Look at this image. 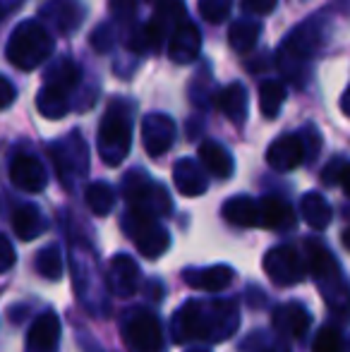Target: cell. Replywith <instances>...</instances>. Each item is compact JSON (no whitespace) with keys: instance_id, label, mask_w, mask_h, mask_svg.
<instances>
[{"instance_id":"cell-1","label":"cell","mask_w":350,"mask_h":352,"mask_svg":"<svg viewBox=\"0 0 350 352\" xmlns=\"http://www.w3.org/2000/svg\"><path fill=\"white\" fill-rule=\"evenodd\" d=\"M240 326L238 305L230 300L187 302L173 316V340L177 345L187 340H221L230 338Z\"/></svg>"},{"instance_id":"cell-2","label":"cell","mask_w":350,"mask_h":352,"mask_svg":"<svg viewBox=\"0 0 350 352\" xmlns=\"http://www.w3.org/2000/svg\"><path fill=\"white\" fill-rule=\"evenodd\" d=\"M305 261H307L309 274L317 278L319 290H322L327 305L338 314H350V290L341 276L336 259L331 256V252L317 240H307L305 245Z\"/></svg>"},{"instance_id":"cell-3","label":"cell","mask_w":350,"mask_h":352,"mask_svg":"<svg viewBox=\"0 0 350 352\" xmlns=\"http://www.w3.org/2000/svg\"><path fill=\"white\" fill-rule=\"evenodd\" d=\"M51 53L53 38L48 29L43 27V22H36V19H24L22 24H17V29L10 34L8 46H5L8 60L24 72H32L39 65H43L51 58Z\"/></svg>"},{"instance_id":"cell-4","label":"cell","mask_w":350,"mask_h":352,"mask_svg":"<svg viewBox=\"0 0 350 352\" xmlns=\"http://www.w3.org/2000/svg\"><path fill=\"white\" fill-rule=\"evenodd\" d=\"M98 156L106 166L116 168L127 158L132 146V125H130V111L122 101L111 103V108L103 116L98 125Z\"/></svg>"},{"instance_id":"cell-5","label":"cell","mask_w":350,"mask_h":352,"mask_svg":"<svg viewBox=\"0 0 350 352\" xmlns=\"http://www.w3.org/2000/svg\"><path fill=\"white\" fill-rule=\"evenodd\" d=\"M122 228H125L127 235L135 240L140 254L146 256V259H159V256H164L166 252H168L171 235L159 223V218L130 209L127 216L122 218Z\"/></svg>"},{"instance_id":"cell-6","label":"cell","mask_w":350,"mask_h":352,"mask_svg":"<svg viewBox=\"0 0 350 352\" xmlns=\"http://www.w3.org/2000/svg\"><path fill=\"white\" fill-rule=\"evenodd\" d=\"M322 22L319 19H307L300 24L288 38H285L283 48L278 53V67L283 70L285 77L295 79L298 77V67L305 65L309 56L319 48L322 43Z\"/></svg>"},{"instance_id":"cell-7","label":"cell","mask_w":350,"mask_h":352,"mask_svg":"<svg viewBox=\"0 0 350 352\" xmlns=\"http://www.w3.org/2000/svg\"><path fill=\"white\" fill-rule=\"evenodd\" d=\"M122 190H125V199L132 211L146 213V216L154 218L168 216L173 211V201H171L166 187L146 180L142 173H127Z\"/></svg>"},{"instance_id":"cell-8","label":"cell","mask_w":350,"mask_h":352,"mask_svg":"<svg viewBox=\"0 0 350 352\" xmlns=\"http://www.w3.org/2000/svg\"><path fill=\"white\" fill-rule=\"evenodd\" d=\"M122 338L132 352H161L164 350V331L151 311L135 309L122 321Z\"/></svg>"},{"instance_id":"cell-9","label":"cell","mask_w":350,"mask_h":352,"mask_svg":"<svg viewBox=\"0 0 350 352\" xmlns=\"http://www.w3.org/2000/svg\"><path fill=\"white\" fill-rule=\"evenodd\" d=\"M51 158H53V163H56L58 177H61L65 185H70L72 180L82 177L89 168V148L80 132H72L67 140L53 144Z\"/></svg>"},{"instance_id":"cell-10","label":"cell","mask_w":350,"mask_h":352,"mask_svg":"<svg viewBox=\"0 0 350 352\" xmlns=\"http://www.w3.org/2000/svg\"><path fill=\"white\" fill-rule=\"evenodd\" d=\"M264 271L276 285L290 287V285H298V283L305 278L307 264H305L303 256L295 252V247L281 245V247H274V250L266 252Z\"/></svg>"},{"instance_id":"cell-11","label":"cell","mask_w":350,"mask_h":352,"mask_svg":"<svg viewBox=\"0 0 350 352\" xmlns=\"http://www.w3.org/2000/svg\"><path fill=\"white\" fill-rule=\"evenodd\" d=\"M185 5L182 0H159L156 3V12L149 22L142 27V36H144V46L151 51H159L161 43L166 41L168 34L175 32L180 22H185Z\"/></svg>"},{"instance_id":"cell-12","label":"cell","mask_w":350,"mask_h":352,"mask_svg":"<svg viewBox=\"0 0 350 352\" xmlns=\"http://www.w3.org/2000/svg\"><path fill=\"white\" fill-rule=\"evenodd\" d=\"M175 142V122L166 113H151L142 120V144L149 156H164Z\"/></svg>"},{"instance_id":"cell-13","label":"cell","mask_w":350,"mask_h":352,"mask_svg":"<svg viewBox=\"0 0 350 352\" xmlns=\"http://www.w3.org/2000/svg\"><path fill=\"white\" fill-rule=\"evenodd\" d=\"M307 156V148H305V140L300 135H281L278 140L271 142L269 151H266V163H269L274 170L288 173L295 170L300 163Z\"/></svg>"},{"instance_id":"cell-14","label":"cell","mask_w":350,"mask_h":352,"mask_svg":"<svg viewBox=\"0 0 350 352\" xmlns=\"http://www.w3.org/2000/svg\"><path fill=\"white\" fill-rule=\"evenodd\" d=\"M10 180L19 190L36 195V192H41L48 185V173L39 158L29 156V153H19L10 163Z\"/></svg>"},{"instance_id":"cell-15","label":"cell","mask_w":350,"mask_h":352,"mask_svg":"<svg viewBox=\"0 0 350 352\" xmlns=\"http://www.w3.org/2000/svg\"><path fill=\"white\" fill-rule=\"evenodd\" d=\"M85 19V8L77 0H48L41 8V22H48L58 34H72Z\"/></svg>"},{"instance_id":"cell-16","label":"cell","mask_w":350,"mask_h":352,"mask_svg":"<svg viewBox=\"0 0 350 352\" xmlns=\"http://www.w3.org/2000/svg\"><path fill=\"white\" fill-rule=\"evenodd\" d=\"M142 271L140 264L130 254H116L111 261V276H108V290L118 297H132L140 290Z\"/></svg>"},{"instance_id":"cell-17","label":"cell","mask_w":350,"mask_h":352,"mask_svg":"<svg viewBox=\"0 0 350 352\" xmlns=\"http://www.w3.org/2000/svg\"><path fill=\"white\" fill-rule=\"evenodd\" d=\"M201 51V34L197 29V24H192L190 19L180 22L175 27V32L171 34V43H168V56L171 60L177 65H187V63L197 60Z\"/></svg>"},{"instance_id":"cell-18","label":"cell","mask_w":350,"mask_h":352,"mask_svg":"<svg viewBox=\"0 0 350 352\" xmlns=\"http://www.w3.org/2000/svg\"><path fill=\"white\" fill-rule=\"evenodd\" d=\"M61 345V319L53 311L36 316L27 336V352H58Z\"/></svg>"},{"instance_id":"cell-19","label":"cell","mask_w":350,"mask_h":352,"mask_svg":"<svg viewBox=\"0 0 350 352\" xmlns=\"http://www.w3.org/2000/svg\"><path fill=\"white\" fill-rule=\"evenodd\" d=\"M173 182L182 197H201L209 187L206 168L190 158H180L173 166Z\"/></svg>"},{"instance_id":"cell-20","label":"cell","mask_w":350,"mask_h":352,"mask_svg":"<svg viewBox=\"0 0 350 352\" xmlns=\"http://www.w3.org/2000/svg\"><path fill=\"white\" fill-rule=\"evenodd\" d=\"M182 278H185V283L190 287H195V290L221 292L233 283L235 271L230 269V266L216 264V266H209V269H190L182 274Z\"/></svg>"},{"instance_id":"cell-21","label":"cell","mask_w":350,"mask_h":352,"mask_svg":"<svg viewBox=\"0 0 350 352\" xmlns=\"http://www.w3.org/2000/svg\"><path fill=\"white\" fill-rule=\"evenodd\" d=\"M274 329L290 338H303L309 331V311L298 302H285V305L276 307Z\"/></svg>"},{"instance_id":"cell-22","label":"cell","mask_w":350,"mask_h":352,"mask_svg":"<svg viewBox=\"0 0 350 352\" xmlns=\"http://www.w3.org/2000/svg\"><path fill=\"white\" fill-rule=\"evenodd\" d=\"M199 161L201 166L206 168V173H211L214 177H219V180H228L230 175H233V156H230V151H226L223 146H221L219 142L214 140H204L199 144Z\"/></svg>"},{"instance_id":"cell-23","label":"cell","mask_w":350,"mask_h":352,"mask_svg":"<svg viewBox=\"0 0 350 352\" xmlns=\"http://www.w3.org/2000/svg\"><path fill=\"white\" fill-rule=\"evenodd\" d=\"M259 226L269 230H290L295 226V211L278 197H264L259 201Z\"/></svg>"},{"instance_id":"cell-24","label":"cell","mask_w":350,"mask_h":352,"mask_svg":"<svg viewBox=\"0 0 350 352\" xmlns=\"http://www.w3.org/2000/svg\"><path fill=\"white\" fill-rule=\"evenodd\" d=\"M216 106L219 111L228 118L235 125H243L245 118H248V91L240 82L228 84L226 89H221L219 96H216Z\"/></svg>"},{"instance_id":"cell-25","label":"cell","mask_w":350,"mask_h":352,"mask_svg":"<svg viewBox=\"0 0 350 352\" xmlns=\"http://www.w3.org/2000/svg\"><path fill=\"white\" fill-rule=\"evenodd\" d=\"M12 228L17 232V237L22 242L36 240L39 235H43V230L48 228L46 218L39 206L34 204H22L17 206V211L12 213Z\"/></svg>"},{"instance_id":"cell-26","label":"cell","mask_w":350,"mask_h":352,"mask_svg":"<svg viewBox=\"0 0 350 352\" xmlns=\"http://www.w3.org/2000/svg\"><path fill=\"white\" fill-rule=\"evenodd\" d=\"M36 108L43 118L48 120H61L70 111V98H67V89L56 87V84H43V89L36 94Z\"/></svg>"},{"instance_id":"cell-27","label":"cell","mask_w":350,"mask_h":352,"mask_svg":"<svg viewBox=\"0 0 350 352\" xmlns=\"http://www.w3.org/2000/svg\"><path fill=\"white\" fill-rule=\"evenodd\" d=\"M223 218L238 228L259 226V201L250 197H233L223 204Z\"/></svg>"},{"instance_id":"cell-28","label":"cell","mask_w":350,"mask_h":352,"mask_svg":"<svg viewBox=\"0 0 350 352\" xmlns=\"http://www.w3.org/2000/svg\"><path fill=\"white\" fill-rule=\"evenodd\" d=\"M300 213L307 221V226H312L314 230H324V228L331 223V206L324 199L319 192H307L300 201Z\"/></svg>"},{"instance_id":"cell-29","label":"cell","mask_w":350,"mask_h":352,"mask_svg":"<svg viewBox=\"0 0 350 352\" xmlns=\"http://www.w3.org/2000/svg\"><path fill=\"white\" fill-rule=\"evenodd\" d=\"M259 34H262L259 22L238 19V22H233V27H230V32H228L230 48H233L235 53H243L245 56V53L254 51V46H257V41H259Z\"/></svg>"},{"instance_id":"cell-30","label":"cell","mask_w":350,"mask_h":352,"mask_svg":"<svg viewBox=\"0 0 350 352\" xmlns=\"http://www.w3.org/2000/svg\"><path fill=\"white\" fill-rule=\"evenodd\" d=\"M80 79H82V67L72 58H61V60H56L46 70V82L67 89V91L75 89L80 84Z\"/></svg>"},{"instance_id":"cell-31","label":"cell","mask_w":350,"mask_h":352,"mask_svg":"<svg viewBox=\"0 0 350 352\" xmlns=\"http://www.w3.org/2000/svg\"><path fill=\"white\" fill-rule=\"evenodd\" d=\"M285 101V87L278 79H266L259 87V111L264 118H276Z\"/></svg>"},{"instance_id":"cell-32","label":"cell","mask_w":350,"mask_h":352,"mask_svg":"<svg viewBox=\"0 0 350 352\" xmlns=\"http://www.w3.org/2000/svg\"><path fill=\"white\" fill-rule=\"evenodd\" d=\"M87 206L91 209L96 216H108L116 206V192L108 182H91L85 192Z\"/></svg>"},{"instance_id":"cell-33","label":"cell","mask_w":350,"mask_h":352,"mask_svg":"<svg viewBox=\"0 0 350 352\" xmlns=\"http://www.w3.org/2000/svg\"><path fill=\"white\" fill-rule=\"evenodd\" d=\"M36 271L48 280H58L63 276V254L56 245L43 247L36 254Z\"/></svg>"},{"instance_id":"cell-34","label":"cell","mask_w":350,"mask_h":352,"mask_svg":"<svg viewBox=\"0 0 350 352\" xmlns=\"http://www.w3.org/2000/svg\"><path fill=\"white\" fill-rule=\"evenodd\" d=\"M201 19L209 24H221L228 19L230 10H233V0H199L197 5Z\"/></svg>"},{"instance_id":"cell-35","label":"cell","mask_w":350,"mask_h":352,"mask_svg":"<svg viewBox=\"0 0 350 352\" xmlns=\"http://www.w3.org/2000/svg\"><path fill=\"white\" fill-rule=\"evenodd\" d=\"M343 350V336L333 326H324L319 329L317 338H314L312 352H341Z\"/></svg>"},{"instance_id":"cell-36","label":"cell","mask_w":350,"mask_h":352,"mask_svg":"<svg viewBox=\"0 0 350 352\" xmlns=\"http://www.w3.org/2000/svg\"><path fill=\"white\" fill-rule=\"evenodd\" d=\"M108 10H111L113 19L127 24L130 19H135V14H137V0H111Z\"/></svg>"},{"instance_id":"cell-37","label":"cell","mask_w":350,"mask_h":352,"mask_svg":"<svg viewBox=\"0 0 350 352\" xmlns=\"http://www.w3.org/2000/svg\"><path fill=\"white\" fill-rule=\"evenodd\" d=\"M14 259H17V254H14L12 242L5 235H0V274H8L14 266Z\"/></svg>"},{"instance_id":"cell-38","label":"cell","mask_w":350,"mask_h":352,"mask_svg":"<svg viewBox=\"0 0 350 352\" xmlns=\"http://www.w3.org/2000/svg\"><path fill=\"white\" fill-rule=\"evenodd\" d=\"M91 46L96 48L98 53H106L111 51L113 46V32L108 27H98L96 32L91 34Z\"/></svg>"},{"instance_id":"cell-39","label":"cell","mask_w":350,"mask_h":352,"mask_svg":"<svg viewBox=\"0 0 350 352\" xmlns=\"http://www.w3.org/2000/svg\"><path fill=\"white\" fill-rule=\"evenodd\" d=\"M278 0H243V8L252 14H269L274 12Z\"/></svg>"},{"instance_id":"cell-40","label":"cell","mask_w":350,"mask_h":352,"mask_svg":"<svg viewBox=\"0 0 350 352\" xmlns=\"http://www.w3.org/2000/svg\"><path fill=\"white\" fill-rule=\"evenodd\" d=\"M14 96H17V91H14V87L10 84V79L0 74V111L12 106Z\"/></svg>"},{"instance_id":"cell-41","label":"cell","mask_w":350,"mask_h":352,"mask_svg":"<svg viewBox=\"0 0 350 352\" xmlns=\"http://www.w3.org/2000/svg\"><path fill=\"white\" fill-rule=\"evenodd\" d=\"M338 185L343 187L346 197H350V163H343L341 170H338Z\"/></svg>"},{"instance_id":"cell-42","label":"cell","mask_w":350,"mask_h":352,"mask_svg":"<svg viewBox=\"0 0 350 352\" xmlns=\"http://www.w3.org/2000/svg\"><path fill=\"white\" fill-rule=\"evenodd\" d=\"M341 111L350 118V87L343 91V96H341Z\"/></svg>"},{"instance_id":"cell-43","label":"cell","mask_w":350,"mask_h":352,"mask_svg":"<svg viewBox=\"0 0 350 352\" xmlns=\"http://www.w3.org/2000/svg\"><path fill=\"white\" fill-rule=\"evenodd\" d=\"M343 245H346L348 250H350V228H348L346 232H343Z\"/></svg>"},{"instance_id":"cell-44","label":"cell","mask_w":350,"mask_h":352,"mask_svg":"<svg viewBox=\"0 0 350 352\" xmlns=\"http://www.w3.org/2000/svg\"><path fill=\"white\" fill-rule=\"evenodd\" d=\"M190 352H209V350H190Z\"/></svg>"}]
</instances>
